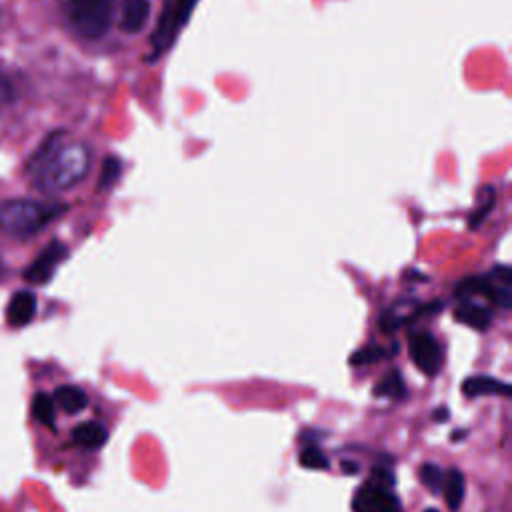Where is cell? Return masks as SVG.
<instances>
[{
  "label": "cell",
  "instance_id": "1",
  "mask_svg": "<svg viewBox=\"0 0 512 512\" xmlns=\"http://www.w3.org/2000/svg\"><path fill=\"white\" fill-rule=\"evenodd\" d=\"M90 170V150L86 144L68 138L64 130L48 134L28 158L26 172L42 192H64L76 186Z\"/></svg>",
  "mask_w": 512,
  "mask_h": 512
},
{
  "label": "cell",
  "instance_id": "2",
  "mask_svg": "<svg viewBox=\"0 0 512 512\" xmlns=\"http://www.w3.org/2000/svg\"><path fill=\"white\" fill-rule=\"evenodd\" d=\"M66 206L30 198H10L0 204V230L12 238H30L56 220Z\"/></svg>",
  "mask_w": 512,
  "mask_h": 512
},
{
  "label": "cell",
  "instance_id": "3",
  "mask_svg": "<svg viewBox=\"0 0 512 512\" xmlns=\"http://www.w3.org/2000/svg\"><path fill=\"white\" fill-rule=\"evenodd\" d=\"M68 26L82 38H102L112 24V0H60Z\"/></svg>",
  "mask_w": 512,
  "mask_h": 512
},
{
  "label": "cell",
  "instance_id": "4",
  "mask_svg": "<svg viewBox=\"0 0 512 512\" xmlns=\"http://www.w3.org/2000/svg\"><path fill=\"white\" fill-rule=\"evenodd\" d=\"M510 284H512V272L508 266H496L490 274L486 276H470V278H464L458 288H456V294L460 298H468L472 294H480V296H486L488 300L496 302L498 306L502 308H508L510 306V298H512V292H510Z\"/></svg>",
  "mask_w": 512,
  "mask_h": 512
},
{
  "label": "cell",
  "instance_id": "5",
  "mask_svg": "<svg viewBox=\"0 0 512 512\" xmlns=\"http://www.w3.org/2000/svg\"><path fill=\"white\" fill-rule=\"evenodd\" d=\"M198 0H168L158 22L156 28L152 32V48H154V56H160L162 52H166L170 48V44L176 40L178 32L188 24L192 10L196 8Z\"/></svg>",
  "mask_w": 512,
  "mask_h": 512
},
{
  "label": "cell",
  "instance_id": "6",
  "mask_svg": "<svg viewBox=\"0 0 512 512\" xmlns=\"http://www.w3.org/2000/svg\"><path fill=\"white\" fill-rule=\"evenodd\" d=\"M354 512H402L400 500L394 496L390 486L376 480L366 482L354 496Z\"/></svg>",
  "mask_w": 512,
  "mask_h": 512
},
{
  "label": "cell",
  "instance_id": "7",
  "mask_svg": "<svg viewBox=\"0 0 512 512\" xmlns=\"http://www.w3.org/2000/svg\"><path fill=\"white\" fill-rule=\"evenodd\" d=\"M408 354L410 360L418 370H422L426 376L438 374L442 366V350L434 336L428 332H416L408 338Z\"/></svg>",
  "mask_w": 512,
  "mask_h": 512
},
{
  "label": "cell",
  "instance_id": "8",
  "mask_svg": "<svg viewBox=\"0 0 512 512\" xmlns=\"http://www.w3.org/2000/svg\"><path fill=\"white\" fill-rule=\"evenodd\" d=\"M68 250L62 242L58 240H52L34 260L32 264L24 270V280L30 282V284H46L52 274L56 272L58 264L66 258Z\"/></svg>",
  "mask_w": 512,
  "mask_h": 512
},
{
  "label": "cell",
  "instance_id": "9",
  "mask_svg": "<svg viewBox=\"0 0 512 512\" xmlns=\"http://www.w3.org/2000/svg\"><path fill=\"white\" fill-rule=\"evenodd\" d=\"M34 314H36V296L30 290L14 292L6 310L8 324L14 328L26 326L34 318Z\"/></svg>",
  "mask_w": 512,
  "mask_h": 512
},
{
  "label": "cell",
  "instance_id": "10",
  "mask_svg": "<svg viewBox=\"0 0 512 512\" xmlns=\"http://www.w3.org/2000/svg\"><path fill=\"white\" fill-rule=\"evenodd\" d=\"M24 94L20 72L10 64H0V112L12 108Z\"/></svg>",
  "mask_w": 512,
  "mask_h": 512
},
{
  "label": "cell",
  "instance_id": "11",
  "mask_svg": "<svg viewBox=\"0 0 512 512\" xmlns=\"http://www.w3.org/2000/svg\"><path fill=\"white\" fill-rule=\"evenodd\" d=\"M150 16V0H124L120 28L128 34H136L144 28Z\"/></svg>",
  "mask_w": 512,
  "mask_h": 512
},
{
  "label": "cell",
  "instance_id": "12",
  "mask_svg": "<svg viewBox=\"0 0 512 512\" xmlns=\"http://www.w3.org/2000/svg\"><path fill=\"white\" fill-rule=\"evenodd\" d=\"M454 318L474 330H486L492 322V314L486 306L482 304H476V302H470V300H464L462 304L456 306L454 310Z\"/></svg>",
  "mask_w": 512,
  "mask_h": 512
},
{
  "label": "cell",
  "instance_id": "13",
  "mask_svg": "<svg viewBox=\"0 0 512 512\" xmlns=\"http://www.w3.org/2000/svg\"><path fill=\"white\" fill-rule=\"evenodd\" d=\"M72 440L74 444H78L80 448H86V450H96L100 446L106 444L108 440V430L100 424V422H82L78 424L74 430H72Z\"/></svg>",
  "mask_w": 512,
  "mask_h": 512
},
{
  "label": "cell",
  "instance_id": "14",
  "mask_svg": "<svg viewBox=\"0 0 512 512\" xmlns=\"http://www.w3.org/2000/svg\"><path fill=\"white\" fill-rule=\"evenodd\" d=\"M462 392L470 398H474V396H492V394L508 396L510 386L506 382L494 380L490 376H472V378L462 382Z\"/></svg>",
  "mask_w": 512,
  "mask_h": 512
},
{
  "label": "cell",
  "instance_id": "15",
  "mask_svg": "<svg viewBox=\"0 0 512 512\" xmlns=\"http://www.w3.org/2000/svg\"><path fill=\"white\" fill-rule=\"evenodd\" d=\"M54 404H58L66 414H78L88 406V396L82 388L74 384H64L56 388Z\"/></svg>",
  "mask_w": 512,
  "mask_h": 512
},
{
  "label": "cell",
  "instance_id": "16",
  "mask_svg": "<svg viewBox=\"0 0 512 512\" xmlns=\"http://www.w3.org/2000/svg\"><path fill=\"white\" fill-rule=\"evenodd\" d=\"M464 476L458 468H452L446 478H442V486L444 488V500L448 504L450 510H458L460 504H462V498H464Z\"/></svg>",
  "mask_w": 512,
  "mask_h": 512
},
{
  "label": "cell",
  "instance_id": "17",
  "mask_svg": "<svg viewBox=\"0 0 512 512\" xmlns=\"http://www.w3.org/2000/svg\"><path fill=\"white\" fill-rule=\"evenodd\" d=\"M494 202H496V190L494 186H482L478 190V198H476V206L472 210V216H470V228H478V224L484 222V218L488 216V212L494 208Z\"/></svg>",
  "mask_w": 512,
  "mask_h": 512
},
{
  "label": "cell",
  "instance_id": "18",
  "mask_svg": "<svg viewBox=\"0 0 512 512\" xmlns=\"http://www.w3.org/2000/svg\"><path fill=\"white\" fill-rule=\"evenodd\" d=\"M32 414L34 418L48 426V428H54V422H56V404H54V398L48 396L46 392H38L32 400Z\"/></svg>",
  "mask_w": 512,
  "mask_h": 512
},
{
  "label": "cell",
  "instance_id": "19",
  "mask_svg": "<svg viewBox=\"0 0 512 512\" xmlns=\"http://www.w3.org/2000/svg\"><path fill=\"white\" fill-rule=\"evenodd\" d=\"M406 392V386H404V380H402V374L398 370H390L388 376H384L376 386H374V394L376 396H384V398H402Z\"/></svg>",
  "mask_w": 512,
  "mask_h": 512
},
{
  "label": "cell",
  "instance_id": "20",
  "mask_svg": "<svg viewBox=\"0 0 512 512\" xmlns=\"http://www.w3.org/2000/svg\"><path fill=\"white\" fill-rule=\"evenodd\" d=\"M298 462H300V466L310 468V470H326L330 466L328 456L318 446L302 448L298 454Z\"/></svg>",
  "mask_w": 512,
  "mask_h": 512
},
{
  "label": "cell",
  "instance_id": "21",
  "mask_svg": "<svg viewBox=\"0 0 512 512\" xmlns=\"http://www.w3.org/2000/svg\"><path fill=\"white\" fill-rule=\"evenodd\" d=\"M120 172H122L120 160L116 156H108L104 160V164H102V172H100V178H98V190L102 192V190L114 186L118 176H120Z\"/></svg>",
  "mask_w": 512,
  "mask_h": 512
},
{
  "label": "cell",
  "instance_id": "22",
  "mask_svg": "<svg viewBox=\"0 0 512 512\" xmlns=\"http://www.w3.org/2000/svg\"><path fill=\"white\" fill-rule=\"evenodd\" d=\"M442 478H444V474H442V470H440L438 464L428 462V464H422V466H420V480H422V484H424L428 490L438 492L440 486H442Z\"/></svg>",
  "mask_w": 512,
  "mask_h": 512
},
{
  "label": "cell",
  "instance_id": "23",
  "mask_svg": "<svg viewBox=\"0 0 512 512\" xmlns=\"http://www.w3.org/2000/svg\"><path fill=\"white\" fill-rule=\"evenodd\" d=\"M384 356V350L378 346H364L360 350H356L354 354H350L348 362L350 366H364V364H374Z\"/></svg>",
  "mask_w": 512,
  "mask_h": 512
},
{
  "label": "cell",
  "instance_id": "24",
  "mask_svg": "<svg viewBox=\"0 0 512 512\" xmlns=\"http://www.w3.org/2000/svg\"><path fill=\"white\" fill-rule=\"evenodd\" d=\"M450 416V412L446 410V406H438V410L432 414V418L434 420H438V422H442V420H446Z\"/></svg>",
  "mask_w": 512,
  "mask_h": 512
},
{
  "label": "cell",
  "instance_id": "25",
  "mask_svg": "<svg viewBox=\"0 0 512 512\" xmlns=\"http://www.w3.org/2000/svg\"><path fill=\"white\" fill-rule=\"evenodd\" d=\"M342 468L346 470V474H356L358 464H354V462H352V464H350V462H344V464H342Z\"/></svg>",
  "mask_w": 512,
  "mask_h": 512
},
{
  "label": "cell",
  "instance_id": "26",
  "mask_svg": "<svg viewBox=\"0 0 512 512\" xmlns=\"http://www.w3.org/2000/svg\"><path fill=\"white\" fill-rule=\"evenodd\" d=\"M4 270H6V268H4V262H2V260H0V278H2V274H4Z\"/></svg>",
  "mask_w": 512,
  "mask_h": 512
},
{
  "label": "cell",
  "instance_id": "27",
  "mask_svg": "<svg viewBox=\"0 0 512 512\" xmlns=\"http://www.w3.org/2000/svg\"><path fill=\"white\" fill-rule=\"evenodd\" d=\"M424 512H440V510H436V508H428V510H424Z\"/></svg>",
  "mask_w": 512,
  "mask_h": 512
}]
</instances>
